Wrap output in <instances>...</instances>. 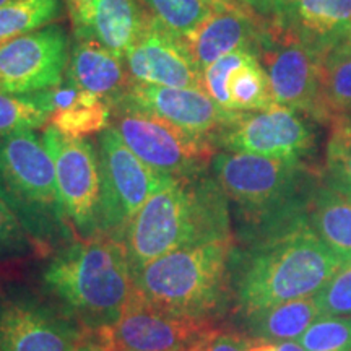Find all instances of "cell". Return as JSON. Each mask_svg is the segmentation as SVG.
Wrapping results in <instances>:
<instances>
[{
  "label": "cell",
  "instance_id": "6da1fadb",
  "mask_svg": "<svg viewBox=\"0 0 351 351\" xmlns=\"http://www.w3.org/2000/svg\"><path fill=\"white\" fill-rule=\"evenodd\" d=\"M343 265L320 239L309 217L234 247L232 301L244 317L283 302L314 296Z\"/></svg>",
  "mask_w": 351,
  "mask_h": 351
},
{
  "label": "cell",
  "instance_id": "7a4b0ae2",
  "mask_svg": "<svg viewBox=\"0 0 351 351\" xmlns=\"http://www.w3.org/2000/svg\"><path fill=\"white\" fill-rule=\"evenodd\" d=\"M230 239V202L208 169L166 178L132 219L122 244L135 271L176 249Z\"/></svg>",
  "mask_w": 351,
  "mask_h": 351
},
{
  "label": "cell",
  "instance_id": "3957f363",
  "mask_svg": "<svg viewBox=\"0 0 351 351\" xmlns=\"http://www.w3.org/2000/svg\"><path fill=\"white\" fill-rule=\"evenodd\" d=\"M212 174L234 210L241 244L278 231L309 212L322 176L306 161L217 152Z\"/></svg>",
  "mask_w": 351,
  "mask_h": 351
},
{
  "label": "cell",
  "instance_id": "277c9868",
  "mask_svg": "<svg viewBox=\"0 0 351 351\" xmlns=\"http://www.w3.org/2000/svg\"><path fill=\"white\" fill-rule=\"evenodd\" d=\"M41 278L46 296L85 332L114 326L135 293L124 244L103 234L57 249Z\"/></svg>",
  "mask_w": 351,
  "mask_h": 351
},
{
  "label": "cell",
  "instance_id": "5b68a950",
  "mask_svg": "<svg viewBox=\"0 0 351 351\" xmlns=\"http://www.w3.org/2000/svg\"><path fill=\"white\" fill-rule=\"evenodd\" d=\"M234 239L191 245L132 271L135 296L173 317L218 324L232 301Z\"/></svg>",
  "mask_w": 351,
  "mask_h": 351
},
{
  "label": "cell",
  "instance_id": "8992f818",
  "mask_svg": "<svg viewBox=\"0 0 351 351\" xmlns=\"http://www.w3.org/2000/svg\"><path fill=\"white\" fill-rule=\"evenodd\" d=\"M0 199L41 256H52L77 239L60 199L54 161L36 130L0 135Z\"/></svg>",
  "mask_w": 351,
  "mask_h": 351
},
{
  "label": "cell",
  "instance_id": "52a82bcc",
  "mask_svg": "<svg viewBox=\"0 0 351 351\" xmlns=\"http://www.w3.org/2000/svg\"><path fill=\"white\" fill-rule=\"evenodd\" d=\"M324 51L280 20L267 21L258 60L275 104L326 122L320 93Z\"/></svg>",
  "mask_w": 351,
  "mask_h": 351
},
{
  "label": "cell",
  "instance_id": "ba28073f",
  "mask_svg": "<svg viewBox=\"0 0 351 351\" xmlns=\"http://www.w3.org/2000/svg\"><path fill=\"white\" fill-rule=\"evenodd\" d=\"M96 148L101 171L99 230L103 236L122 243L132 219L168 176L156 173L134 155L111 125L98 134Z\"/></svg>",
  "mask_w": 351,
  "mask_h": 351
},
{
  "label": "cell",
  "instance_id": "9c48e42d",
  "mask_svg": "<svg viewBox=\"0 0 351 351\" xmlns=\"http://www.w3.org/2000/svg\"><path fill=\"white\" fill-rule=\"evenodd\" d=\"M111 127L145 165L168 178H187L210 169L218 150L207 142L125 103L112 106Z\"/></svg>",
  "mask_w": 351,
  "mask_h": 351
},
{
  "label": "cell",
  "instance_id": "30bf717a",
  "mask_svg": "<svg viewBox=\"0 0 351 351\" xmlns=\"http://www.w3.org/2000/svg\"><path fill=\"white\" fill-rule=\"evenodd\" d=\"M41 137L54 161L60 199L77 238L99 236L101 171L96 143L70 137L51 125L44 127Z\"/></svg>",
  "mask_w": 351,
  "mask_h": 351
},
{
  "label": "cell",
  "instance_id": "8fae6325",
  "mask_svg": "<svg viewBox=\"0 0 351 351\" xmlns=\"http://www.w3.org/2000/svg\"><path fill=\"white\" fill-rule=\"evenodd\" d=\"M217 148L218 152L306 161L313 156L315 137L300 112L274 104L263 111L238 112L219 132Z\"/></svg>",
  "mask_w": 351,
  "mask_h": 351
},
{
  "label": "cell",
  "instance_id": "7c38bea8",
  "mask_svg": "<svg viewBox=\"0 0 351 351\" xmlns=\"http://www.w3.org/2000/svg\"><path fill=\"white\" fill-rule=\"evenodd\" d=\"M83 335L56 302L20 289L2 295L0 351H75Z\"/></svg>",
  "mask_w": 351,
  "mask_h": 351
},
{
  "label": "cell",
  "instance_id": "4fadbf2b",
  "mask_svg": "<svg viewBox=\"0 0 351 351\" xmlns=\"http://www.w3.org/2000/svg\"><path fill=\"white\" fill-rule=\"evenodd\" d=\"M70 44L72 39L60 23L0 44V93H36L62 83Z\"/></svg>",
  "mask_w": 351,
  "mask_h": 351
},
{
  "label": "cell",
  "instance_id": "5bb4252c",
  "mask_svg": "<svg viewBox=\"0 0 351 351\" xmlns=\"http://www.w3.org/2000/svg\"><path fill=\"white\" fill-rule=\"evenodd\" d=\"M124 62L135 83L202 88V72L186 38L161 23L152 13H148L142 32L125 54Z\"/></svg>",
  "mask_w": 351,
  "mask_h": 351
},
{
  "label": "cell",
  "instance_id": "9a60e30c",
  "mask_svg": "<svg viewBox=\"0 0 351 351\" xmlns=\"http://www.w3.org/2000/svg\"><path fill=\"white\" fill-rule=\"evenodd\" d=\"M217 324L173 317L132 298L122 317L93 333L109 351H189Z\"/></svg>",
  "mask_w": 351,
  "mask_h": 351
},
{
  "label": "cell",
  "instance_id": "2e32d148",
  "mask_svg": "<svg viewBox=\"0 0 351 351\" xmlns=\"http://www.w3.org/2000/svg\"><path fill=\"white\" fill-rule=\"evenodd\" d=\"M117 103L155 114L215 148L219 132L238 116V112L218 106L202 88H169L132 82Z\"/></svg>",
  "mask_w": 351,
  "mask_h": 351
},
{
  "label": "cell",
  "instance_id": "e0dca14e",
  "mask_svg": "<svg viewBox=\"0 0 351 351\" xmlns=\"http://www.w3.org/2000/svg\"><path fill=\"white\" fill-rule=\"evenodd\" d=\"M267 21L234 0L213 5L208 19L186 38L200 72L231 52L247 51L258 57Z\"/></svg>",
  "mask_w": 351,
  "mask_h": 351
},
{
  "label": "cell",
  "instance_id": "ac0fdd59",
  "mask_svg": "<svg viewBox=\"0 0 351 351\" xmlns=\"http://www.w3.org/2000/svg\"><path fill=\"white\" fill-rule=\"evenodd\" d=\"M64 7L73 36L99 41L122 59L148 19L138 0H64Z\"/></svg>",
  "mask_w": 351,
  "mask_h": 351
},
{
  "label": "cell",
  "instance_id": "d6986e66",
  "mask_svg": "<svg viewBox=\"0 0 351 351\" xmlns=\"http://www.w3.org/2000/svg\"><path fill=\"white\" fill-rule=\"evenodd\" d=\"M67 75L83 90L109 101L111 106L132 85L124 59L104 44L88 38H72Z\"/></svg>",
  "mask_w": 351,
  "mask_h": 351
},
{
  "label": "cell",
  "instance_id": "ffe728a7",
  "mask_svg": "<svg viewBox=\"0 0 351 351\" xmlns=\"http://www.w3.org/2000/svg\"><path fill=\"white\" fill-rule=\"evenodd\" d=\"M280 20L320 51L351 39V0H280Z\"/></svg>",
  "mask_w": 351,
  "mask_h": 351
},
{
  "label": "cell",
  "instance_id": "44dd1931",
  "mask_svg": "<svg viewBox=\"0 0 351 351\" xmlns=\"http://www.w3.org/2000/svg\"><path fill=\"white\" fill-rule=\"evenodd\" d=\"M52 112L47 125L65 135L88 138L111 125L112 106L101 96L83 90L65 73L62 83L51 90Z\"/></svg>",
  "mask_w": 351,
  "mask_h": 351
},
{
  "label": "cell",
  "instance_id": "7402d4cb",
  "mask_svg": "<svg viewBox=\"0 0 351 351\" xmlns=\"http://www.w3.org/2000/svg\"><path fill=\"white\" fill-rule=\"evenodd\" d=\"M309 221L341 261H351V191L322 178L311 200Z\"/></svg>",
  "mask_w": 351,
  "mask_h": 351
},
{
  "label": "cell",
  "instance_id": "603a6c76",
  "mask_svg": "<svg viewBox=\"0 0 351 351\" xmlns=\"http://www.w3.org/2000/svg\"><path fill=\"white\" fill-rule=\"evenodd\" d=\"M317 317H320V309L314 295L283 302L244 319L247 320L252 340L280 343L300 339Z\"/></svg>",
  "mask_w": 351,
  "mask_h": 351
},
{
  "label": "cell",
  "instance_id": "cb8c5ba5",
  "mask_svg": "<svg viewBox=\"0 0 351 351\" xmlns=\"http://www.w3.org/2000/svg\"><path fill=\"white\" fill-rule=\"evenodd\" d=\"M320 93L326 122L351 119V39L326 51Z\"/></svg>",
  "mask_w": 351,
  "mask_h": 351
},
{
  "label": "cell",
  "instance_id": "d4e9b609",
  "mask_svg": "<svg viewBox=\"0 0 351 351\" xmlns=\"http://www.w3.org/2000/svg\"><path fill=\"white\" fill-rule=\"evenodd\" d=\"M228 99L231 112L263 111L274 106L265 69L256 54H247L228 80Z\"/></svg>",
  "mask_w": 351,
  "mask_h": 351
},
{
  "label": "cell",
  "instance_id": "484cf974",
  "mask_svg": "<svg viewBox=\"0 0 351 351\" xmlns=\"http://www.w3.org/2000/svg\"><path fill=\"white\" fill-rule=\"evenodd\" d=\"M64 0H13L0 7V44L64 19Z\"/></svg>",
  "mask_w": 351,
  "mask_h": 351
},
{
  "label": "cell",
  "instance_id": "4316f807",
  "mask_svg": "<svg viewBox=\"0 0 351 351\" xmlns=\"http://www.w3.org/2000/svg\"><path fill=\"white\" fill-rule=\"evenodd\" d=\"M51 112V90L23 95L0 93V135L44 129Z\"/></svg>",
  "mask_w": 351,
  "mask_h": 351
},
{
  "label": "cell",
  "instance_id": "83f0119b",
  "mask_svg": "<svg viewBox=\"0 0 351 351\" xmlns=\"http://www.w3.org/2000/svg\"><path fill=\"white\" fill-rule=\"evenodd\" d=\"M155 19L181 36L187 38L208 19L213 10L205 0H138Z\"/></svg>",
  "mask_w": 351,
  "mask_h": 351
},
{
  "label": "cell",
  "instance_id": "f1b7e54d",
  "mask_svg": "<svg viewBox=\"0 0 351 351\" xmlns=\"http://www.w3.org/2000/svg\"><path fill=\"white\" fill-rule=\"evenodd\" d=\"M326 179L351 191V119L330 122L326 148Z\"/></svg>",
  "mask_w": 351,
  "mask_h": 351
},
{
  "label": "cell",
  "instance_id": "f546056e",
  "mask_svg": "<svg viewBox=\"0 0 351 351\" xmlns=\"http://www.w3.org/2000/svg\"><path fill=\"white\" fill-rule=\"evenodd\" d=\"M306 351H351V317L320 315L300 337Z\"/></svg>",
  "mask_w": 351,
  "mask_h": 351
},
{
  "label": "cell",
  "instance_id": "4dcf8cb0",
  "mask_svg": "<svg viewBox=\"0 0 351 351\" xmlns=\"http://www.w3.org/2000/svg\"><path fill=\"white\" fill-rule=\"evenodd\" d=\"M320 315L351 317V261L345 262L339 271L315 293Z\"/></svg>",
  "mask_w": 351,
  "mask_h": 351
},
{
  "label": "cell",
  "instance_id": "1f68e13d",
  "mask_svg": "<svg viewBox=\"0 0 351 351\" xmlns=\"http://www.w3.org/2000/svg\"><path fill=\"white\" fill-rule=\"evenodd\" d=\"M252 54L247 51L231 52L219 57L213 64L204 69L202 72V88L212 98L218 106L225 111H230V99H228V80H230L231 72L245 59V56ZM231 112V111H230Z\"/></svg>",
  "mask_w": 351,
  "mask_h": 351
},
{
  "label": "cell",
  "instance_id": "d6a6232c",
  "mask_svg": "<svg viewBox=\"0 0 351 351\" xmlns=\"http://www.w3.org/2000/svg\"><path fill=\"white\" fill-rule=\"evenodd\" d=\"M38 252L33 239L5 202L0 199V261H12Z\"/></svg>",
  "mask_w": 351,
  "mask_h": 351
},
{
  "label": "cell",
  "instance_id": "836d02e7",
  "mask_svg": "<svg viewBox=\"0 0 351 351\" xmlns=\"http://www.w3.org/2000/svg\"><path fill=\"white\" fill-rule=\"evenodd\" d=\"M252 339L238 332L223 330L218 326L210 328L189 351H247Z\"/></svg>",
  "mask_w": 351,
  "mask_h": 351
},
{
  "label": "cell",
  "instance_id": "e575fe53",
  "mask_svg": "<svg viewBox=\"0 0 351 351\" xmlns=\"http://www.w3.org/2000/svg\"><path fill=\"white\" fill-rule=\"evenodd\" d=\"M236 2L243 3L244 7L251 8L257 15H261L265 20H274L278 13L280 0H236Z\"/></svg>",
  "mask_w": 351,
  "mask_h": 351
},
{
  "label": "cell",
  "instance_id": "d590c367",
  "mask_svg": "<svg viewBox=\"0 0 351 351\" xmlns=\"http://www.w3.org/2000/svg\"><path fill=\"white\" fill-rule=\"evenodd\" d=\"M75 351H109V350L101 343L98 339H96L93 333L85 332V335H83L80 343L77 345Z\"/></svg>",
  "mask_w": 351,
  "mask_h": 351
},
{
  "label": "cell",
  "instance_id": "8d00e7d4",
  "mask_svg": "<svg viewBox=\"0 0 351 351\" xmlns=\"http://www.w3.org/2000/svg\"><path fill=\"white\" fill-rule=\"evenodd\" d=\"M275 351H306L304 346L301 343H296V341H280L276 343Z\"/></svg>",
  "mask_w": 351,
  "mask_h": 351
},
{
  "label": "cell",
  "instance_id": "74e56055",
  "mask_svg": "<svg viewBox=\"0 0 351 351\" xmlns=\"http://www.w3.org/2000/svg\"><path fill=\"white\" fill-rule=\"evenodd\" d=\"M205 2H208L210 5H218V3H223V2H231V0H205ZM236 2V0H234Z\"/></svg>",
  "mask_w": 351,
  "mask_h": 351
},
{
  "label": "cell",
  "instance_id": "f35d334b",
  "mask_svg": "<svg viewBox=\"0 0 351 351\" xmlns=\"http://www.w3.org/2000/svg\"><path fill=\"white\" fill-rule=\"evenodd\" d=\"M10 2H13V0H0V7L7 5V3H10Z\"/></svg>",
  "mask_w": 351,
  "mask_h": 351
},
{
  "label": "cell",
  "instance_id": "ab89813d",
  "mask_svg": "<svg viewBox=\"0 0 351 351\" xmlns=\"http://www.w3.org/2000/svg\"><path fill=\"white\" fill-rule=\"evenodd\" d=\"M2 295H3V293H2V288H0V301H2Z\"/></svg>",
  "mask_w": 351,
  "mask_h": 351
}]
</instances>
